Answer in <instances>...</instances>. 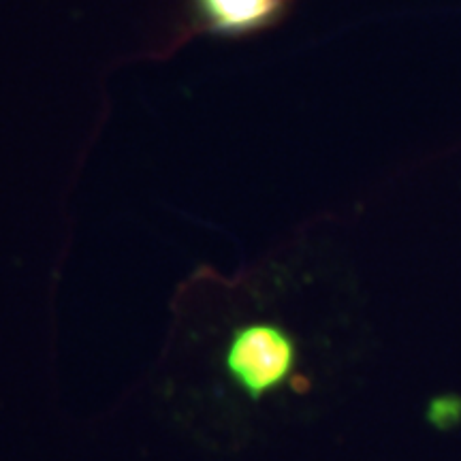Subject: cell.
<instances>
[{
  "label": "cell",
  "instance_id": "obj_3",
  "mask_svg": "<svg viewBox=\"0 0 461 461\" xmlns=\"http://www.w3.org/2000/svg\"><path fill=\"white\" fill-rule=\"evenodd\" d=\"M429 417L436 425L457 423L461 419V400H457V397H442V400L434 402Z\"/></svg>",
  "mask_w": 461,
  "mask_h": 461
},
{
  "label": "cell",
  "instance_id": "obj_2",
  "mask_svg": "<svg viewBox=\"0 0 461 461\" xmlns=\"http://www.w3.org/2000/svg\"><path fill=\"white\" fill-rule=\"evenodd\" d=\"M291 0H186L188 22L197 34L244 39L267 31L286 14Z\"/></svg>",
  "mask_w": 461,
  "mask_h": 461
},
{
  "label": "cell",
  "instance_id": "obj_1",
  "mask_svg": "<svg viewBox=\"0 0 461 461\" xmlns=\"http://www.w3.org/2000/svg\"><path fill=\"white\" fill-rule=\"evenodd\" d=\"M299 344L285 325L252 319L233 322L218 348V370L233 393L261 403L291 383Z\"/></svg>",
  "mask_w": 461,
  "mask_h": 461
}]
</instances>
